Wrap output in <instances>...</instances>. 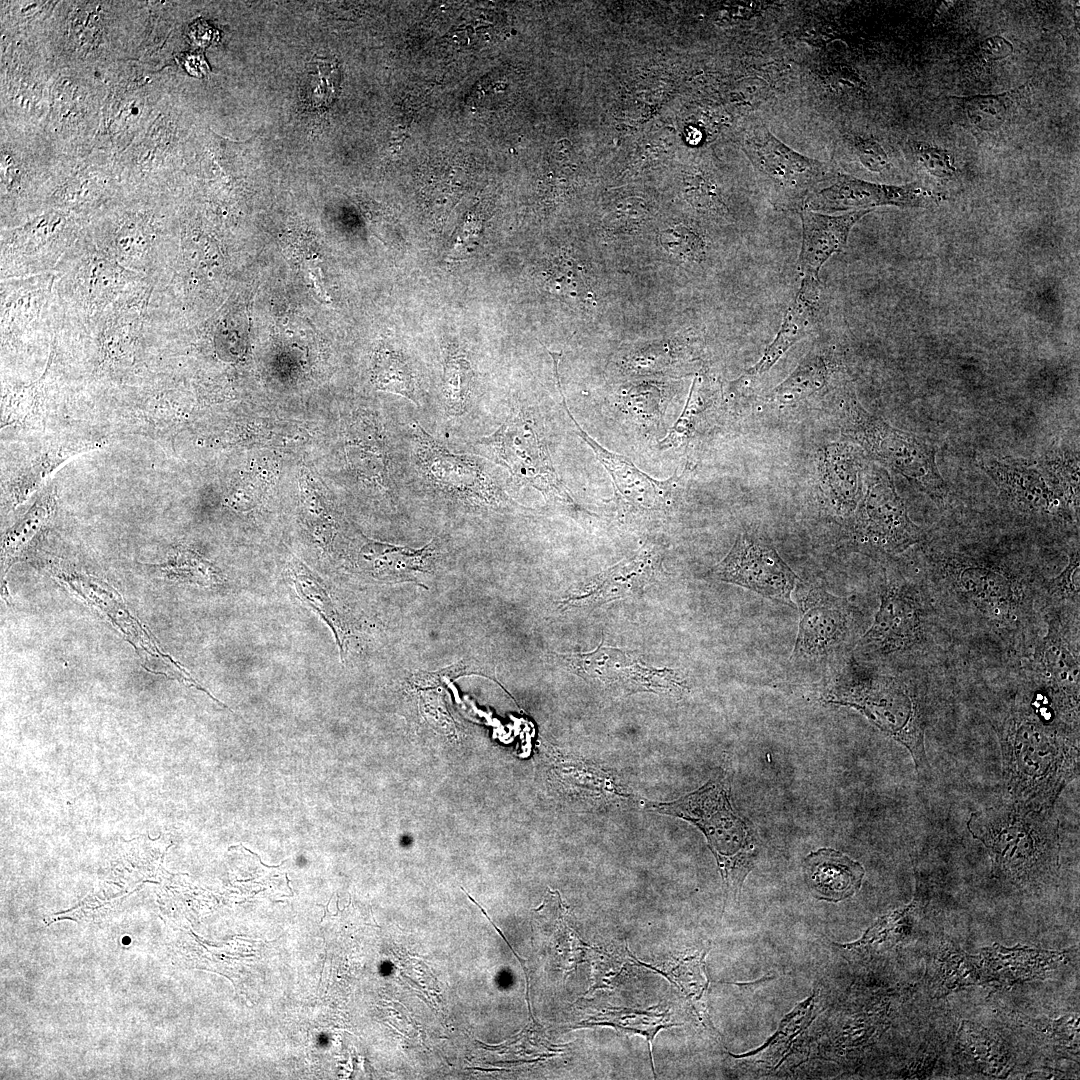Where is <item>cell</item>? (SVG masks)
Masks as SVG:
<instances>
[{
	"instance_id": "obj_22",
	"label": "cell",
	"mask_w": 1080,
	"mask_h": 1080,
	"mask_svg": "<svg viewBox=\"0 0 1080 1080\" xmlns=\"http://www.w3.org/2000/svg\"><path fill=\"white\" fill-rule=\"evenodd\" d=\"M1034 86L1031 79L1000 94L955 97V100L961 103L971 126L978 131L993 133L1012 118L1024 101L1029 100Z\"/></svg>"
},
{
	"instance_id": "obj_5",
	"label": "cell",
	"mask_w": 1080,
	"mask_h": 1080,
	"mask_svg": "<svg viewBox=\"0 0 1080 1080\" xmlns=\"http://www.w3.org/2000/svg\"><path fill=\"white\" fill-rule=\"evenodd\" d=\"M967 829L987 849L995 873L1016 885L1043 882L1057 871L1060 838L1054 808L1005 801L971 813Z\"/></svg>"
},
{
	"instance_id": "obj_25",
	"label": "cell",
	"mask_w": 1080,
	"mask_h": 1080,
	"mask_svg": "<svg viewBox=\"0 0 1080 1080\" xmlns=\"http://www.w3.org/2000/svg\"><path fill=\"white\" fill-rule=\"evenodd\" d=\"M850 449L834 445L825 457L828 483L836 494L834 500L840 509L851 511L858 500L859 460L852 456Z\"/></svg>"
},
{
	"instance_id": "obj_32",
	"label": "cell",
	"mask_w": 1080,
	"mask_h": 1080,
	"mask_svg": "<svg viewBox=\"0 0 1080 1080\" xmlns=\"http://www.w3.org/2000/svg\"><path fill=\"white\" fill-rule=\"evenodd\" d=\"M663 248L684 262H700L705 256V242L692 229L676 225L660 233Z\"/></svg>"
},
{
	"instance_id": "obj_4",
	"label": "cell",
	"mask_w": 1080,
	"mask_h": 1080,
	"mask_svg": "<svg viewBox=\"0 0 1080 1080\" xmlns=\"http://www.w3.org/2000/svg\"><path fill=\"white\" fill-rule=\"evenodd\" d=\"M930 670L894 668L851 658L827 703L854 708L883 733L905 746L918 774L929 770L925 750L927 682Z\"/></svg>"
},
{
	"instance_id": "obj_33",
	"label": "cell",
	"mask_w": 1080,
	"mask_h": 1080,
	"mask_svg": "<svg viewBox=\"0 0 1080 1080\" xmlns=\"http://www.w3.org/2000/svg\"><path fill=\"white\" fill-rule=\"evenodd\" d=\"M309 65L312 66V70L308 72L307 84H305L306 97L314 105H326L335 97L337 68L332 62L324 59H316Z\"/></svg>"
},
{
	"instance_id": "obj_12",
	"label": "cell",
	"mask_w": 1080,
	"mask_h": 1080,
	"mask_svg": "<svg viewBox=\"0 0 1080 1080\" xmlns=\"http://www.w3.org/2000/svg\"><path fill=\"white\" fill-rule=\"evenodd\" d=\"M794 597L800 618L791 660L825 657L851 641L855 612L848 599L801 580L795 587Z\"/></svg>"
},
{
	"instance_id": "obj_18",
	"label": "cell",
	"mask_w": 1080,
	"mask_h": 1080,
	"mask_svg": "<svg viewBox=\"0 0 1080 1080\" xmlns=\"http://www.w3.org/2000/svg\"><path fill=\"white\" fill-rule=\"evenodd\" d=\"M873 210L849 211L840 215L800 210L802 244L799 269L804 277L817 278L824 263L844 250L852 227Z\"/></svg>"
},
{
	"instance_id": "obj_31",
	"label": "cell",
	"mask_w": 1080,
	"mask_h": 1080,
	"mask_svg": "<svg viewBox=\"0 0 1080 1080\" xmlns=\"http://www.w3.org/2000/svg\"><path fill=\"white\" fill-rule=\"evenodd\" d=\"M470 382V367L462 358L446 360L444 393L448 414L460 415L466 408Z\"/></svg>"
},
{
	"instance_id": "obj_8",
	"label": "cell",
	"mask_w": 1080,
	"mask_h": 1080,
	"mask_svg": "<svg viewBox=\"0 0 1080 1080\" xmlns=\"http://www.w3.org/2000/svg\"><path fill=\"white\" fill-rule=\"evenodd\" d=\"M474 449L507 468L517 485L531 486L563 504L574 503L553 467L535 423L527 416L519 414L510 418L493 434L479 439Z\"/></svg>"
},
{
	"instance_id": "obj_26",
	"label": "cell",
	"mask_w": 1080,
	"mask_h": 1080,
	"mask_svg": "<svg viewBox=\"0 0 1080 1080\" xmlns=\"http://www.w3.org/2000/svg\"><path fill=\"white\" fill-rule=\"evenodd\" d=\"M293 572V583L296 593L332 630L336 643L340 649V654L342 655L345 636L344 627L329 594L319 578L302 564H298V566L293 569Z\"/></svg>"
},
{
	"instance_id": "obj_27",
	"label": "cell",
	"mask_w": 1080,
	"mask_h": 1080,
	"mask_svg": "<svg viewBox=\"0 0 1080 1080\" xmlns=\"http://www.w3.org/2000/svg\"><path fill=\"white\" fill-rule=\"evenodd\" d=\"M430 547L431 542L419 550L371 542L363 547L361 554L374 573L389 576L424 567L426 559L432 555L433 549Z\"/></svg>"
},
{
	"instance_id": "obj_7",
	"label": "cell",
	"mask_w": 1080,
	"mask_h": 1080,
	"mask_svg": "<svg viewBox=\"0 0 1080 1080\" xmlns=\"http://www.w3.org/2000/svg\"><path fill=\"white\" fill-rule=\"evenodd\" d=\"M1044 634L1017 669L1045 688L1062 706L1079 712V606L1044 610Z\"/></svg>"
},
{
	"instance_id": "obj_29",
	"label": "cell",
	"mask_w": 1080,
	"mask_h": 1080,
	"mask_svg": "<svg viewBox=\"0 0 1080 1080\" xmlns=\"http://www.w3.org/2000/svg\"><path fill=\"white\" fill-rule=\"evenodd\" d=\"M546 284L552 293L560 296L583 303L594 301L581 269L569 257H559L553 262L546 274Z\"/></svg>"
},
{
	"instance_id": "obj_10",
	"label": "cell",
	"mask_w": 1080,
	"mask_h": 1080,
	"mask_svg": "<svg viewBox=\"0 0 1080 1080\" xmlns=\"http://www.w3.org/2000/svg\"><path fill=\"white\" fill-rule=\"evenodd\" d=\"M745 151L771 195L783 205L805 203L816 186L836 176L825 163L796 152L761 123L749 128Z\"/></svg>"
},
{
	"instance_id": "obj_1",
	"label": "cell",
	"mask_w": 1080,
	"mask_h": 1080,
	"mask_svg": "<svg viewBox=\"0 0 1080 1080\" xmlns=\"http://www.w3.org/2000/svg\"><path fill=\"white\" fill-rule=\"evenodd\" d=\"M960 650L1010 671L1028 658L1044 630L1047 577L1010 556L928 549L921 569Z\"/></svg>"
},
{
	"instance_id": "obj_17",
	"label": "cell",
	"mask_w": 1080,
	"mask_h": 1080,
	"mask_svg": "<svg viewBox=\"0 0 1080 1080\" xmlns=\"http://www.w3.org/2000/svg\"><path fill=\"white\" fill-rule=\"evenodd\" d=\"M660 563L659 546L646 543L630 558L615 564L572 592L564 603L594 606L638 594L652 580Z\"/></svg>"
},
{
	"instance_id": "obj_23",
	"label": "cell",
	"mask_w": 1080,
	"mask_h": 1080,
	"mask_svg": "<svg viewBox=\"0 0 1080 1080\" xmlns=\"http://www.w3.org/2000/svg\"><path fill=\"white\" fill-rule=\"evenodd\" d=\"M579 1025L581 1027L596 1025L611 1026L618 1030L629 1031L646 1037L649 1045L651 1065L654 1070L652 1042L655 1035L663 1028L678 1024L671 1022L666 1012L657 1011V1007H654L653 1010L608 1007L607 1009L596 1012L587 1019L582 1020Z\"/></svg>"
},
{
	"instance_id": "obj_9",
	"label": "cell",
	"mask_w": 1080,
	"mask_h": 1080,
	"mask_svg": "<svg viewBox=\"0 0 1080 1080\" xmlns=\"http://www.w3.org/2000/svg\"><path fill=\"white\" fill-rule=\"evenodd\" d=\"M849 411V433L877 460L897 470L934 499L944 497L946 484L938 472L930 444L873 417L856 402Z\"/></svg>"
},
{
	"instance_id": "obj_13",
	"label": "cell",
	"mask_w": 1080,
	"mask_h": 1080,
	"mask_svg": "<svg viewBox=\"0 0 1080 1080\" xmlns=\"http://www.w3.org/2000/svg\"><path fill=\"white\" fill-rule=\"evenodd\" d=\"M713 575L790 606H794L792 593L801 580L768 541L749 532L736 538Z\"/></svg>"
},
{
	"instance_id": "obj_6",
	"label": "cell",
	"mask_w": 1080,
	"mask_h": 1080,
	"mask_svg": "<svg viewBox=\"0 0 1080 1080\" xmlns=\"http://www.w3.org/2000/svg\"><path fill=\"white\" fill-rule=\"evenodd\" d=\"M653 808L686 820L703 832L717 861L727 897L736 900L753 869L756 844L751 828L732 809L724 783L711 779L699 789Z\"/></svg>"
},
{
	"instance_id": "obj_11",
	"label": "cell",
	"mask_w": 1080,
	"mask_h": 1080,
	"mask_svg": "<svg viewBox=\"0 0 1080 1080\" xmlns=\"http://www.w3.org/2000/svg\"><path fill=\"white\" fill-rule=\"evenodd\" d=\"M852 536L862 550L880 556L897 555L925 540L926 534L908 516L886 472L871 476L854 516Z\"/></svg>"
},
{
	"instance_id": "obj_21",
	"label": "cell",
	"mask_w": 1080,
	"mask_h": 1080,
	"mask_svg": "<svg viewBox=\"0 0 1080 1080\" xmlns=\"http://www.w3.org/2000/svg\"><path fill=\"white\" fill-rule=\"evenodd\" d=\"M806 883L815 898L839 902L851 897L862 883L863 866L842 852L821 848L803 862Z\"/></svg>"
},
{
	"instance_id": "obj_24",
	"label": "cell",
	"mask_w": 1080,
	"mask_h": 1080,
	"mask_svg": "<svg viewBox=\"0 0 1080 1080\" xmlns=\"http://www.w3.org/2000/svg\"><path fill=\"white\" fill-rule=\"evenodd\" d=\"M831 368L826 357L809 353L796 369L771 393L772 399L794 402L808 397L824 388L830 378Z\"/></svg>"
},
{
	"instance_id": "obj_28",
	"label": "cell",
	"mask_w": 1080,
	"mask_h": 1080,
	"mask_svg": "<svg viewBox=\"0 0 1080 1080\" xmlns=\"http://www.w3.org/2000/svg\"><path fill=\"white\" fill-rule=\"evenodd\" d=\"M373 381L379 389L400 394L417 404L412 373L400 354L379 350L374 358Z\"/></svg>"
},
{
	"instance_id": "obj_20",
	"label": "cell",
	"mask_w": 1080,
	"mask_h": 1080,
	"mask_svg": "<svg viewBox=\"0 0 1080 1080\" xmlns=\"http://www.w3.org/2000/svg\"><path fill=\"white\" fill-rule=\"evenodd\" d=\"M821 297V286L817 278L804 277L778 334L766 348L762 358L745 372V377H755L770 370L792 345L812 331L818 321Z\"/></svg>"
},
{
	"instance_id": "obj_14",
	"label": "cell",
	"mask_w": 1080,
	"mask_h": 1080,
	"mask_svg": "<svg viewBox=\"0 0 1080 1080\" xmlns=\"http://www.w3.org/2000/svg\"><path fill=\"white\" fill-rule=\"evenodd\" d=\"M944 197L942 193L917 182L888 185L836 174L833 182L815 190L806 199L803 208L815 212L873 210L883 205L926 208L939 204Z\"/></svg>"
},
{
	"instance_id": "obj_15",
	"label": "cell",
	"mask_w": 1080,
	"mask_h": 1080,
	"mask_svg": "<svg viewBox=\"0 0 1080 1080\" xmlns=\"http://www.w3.org/2000/svg\"><path fill=\"white\" fill-rule=\"evenodd\" d=\"M560 390L558 389L562 405L576 428V434L590 447L609 473L615 495L635 508L656 509L666 506L684 474L679 477L675 474L667 480H657L640 470L626 457L603 447L581 428L570 412L565 396Z\"/></svg>"
},
{
	"instance_id": "obj_3",
	"label": "cell",
	"mask_w": 1080,
	"mask_h": 1080,
	"mask_svg": "<svg viewBox=\"0 0 1080 1080\" xmlns=\"http://www.w3.org/2000/svg\"><path fill=\"white\" fill-rule=\"evenodd\" d=\"M855 647L863 662L930 671L960 651L921 575L887 573L874 621Z\"/></svg>"
},
{
	"instance_id": "obj_36",
	"label": "cell",
	"mask_w": 1080,
	"mask_h": 1080,
	"mask_svg": "<svg viewBox=\"0 0 1080 1080\" xmlns=\"http://www.w3.org/2000/svg\"><path fill=\"white\" fill-rule=\"evenodd\" d=\"M853 147L859 161L869 171L882 172L889 169V158L875 139L856 136L853 139Z\"/></svg>"
},
{
	"instance_id": "obj_19",
	"label": "cell",
	"mask_w": 1080,
	"mask_h": 1080,
	"mask_svg": "<svg viewBox=\"0 0 1080 1080\" xmlns=\"http://www.w3.org/2000/svg\"><path fill=\"white\" fill-rule=\"evenodd\" d=\"M981 465L1019 511L1068 521L1071 518L1062 499L1036 470L997 460H986Z\"/></svg>"
},
{
	"instance_id": "obj_37",
	"label": "cell",
	"mask_w": 1080,
	"mask_h": 1080,
	"mask_svg": "<svg viewBox=\"0 0 1080 1080\" xmlns=\"http://www.w3.org/2000/svg\"><path fill=\"white\" fill-rule=\"evenodd\" d=\"M1014 51L1013 45L1006 38L992 36L985 39L978 49V60L981 65L988 66L997 60L1010 56Z\"/></svg>"
},
{
	"instance_id": "obj_2",
	"label": "cell",
	"mask_w": 1080,
	"mask_h": 1080,
	"mask_svg": "<svg viewBox=\"0 0 1080 1080\" xmlns=\"http://www.w3.org/2000/svg\"><path fill=\"white\" fill-rule=\"evenodd\" d=\"M1016 691L994 722L1002 756L1004 800L1054 808L1079 774V719L1017 674Z\"/></svg>"
},
{
	"instance_id": "obj_35",
	"label": "cell",
	"mask_w": 1080,
	"mask_h": 1080,
	"mask_svg": "<svg viewBox=\"0 0 1080 1080\" xmlns=\"http://www.w3.org/2000/svg\"><path fill=\"white\" fill-rule=\"evenodd\" d=\"M704 404L701 398L700 379L696 376L687 398L682 414L675 422L669 434L659 443L662 448L679 445L687 438L694 426L696 415L703 410Z\"/></svg>"
},
{
	"instance_id": "obj_30",
	"label": "cell",
	"mask_w": 1080,
	"mask_h": 1080,
	"mask_svg": "<svg viewBox=\"0 0 1080 1080\" xmlns=\"http://www.w3.org/2000/svg\"><path fill=\"white\" fill-rule=\"evenodd\" d=\"M1079 550L1074 548L1068 565L1055 577H1049L1044 595V610L1050 606H1079L1080 577Z\"/></svg>"
},
{
	"instance_id": "obj_34",
	"label": "cell",
	"mask_w": 1080,
	"mask_h": 1080,
	"mask_svg": "<svg viewBox=\"0 0 1080 1080\" xmlns=\"http://www.w3.org/2000/svg\"><path fill=\"white\" fill-rule=\"evenodd\" d=\"M911 150L917 162L930 174L951 178L956 173L955 159L949 150L925 141L912 142Z\"/></svg>"
},
{
	"instance_id": "obj_16",
	"label": "cell",
	"mask_w": 1080,
	"mask_h": 1080,
	"mask_svg": "<svg viewBox=\"0 0 1080 1080\" xmlns=\"http://www.w3.org/2000/svg\"><path fill=\"white\" fill-rule=\"evenodd\" d=\"M555 657L585 679L617 683L630 691L666 689L671 680L670 670L646 666L632 654L604 646L603 642L591 652L556 654Z\"/></svg>"
}]
</instances>
